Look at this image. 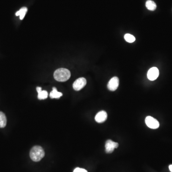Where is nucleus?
<instances>
[{"label":"nucleus","instance_id":"obj_1","mask_svg":"<svg viewBox=\"0 0 172 172\" xmlns=\"http://www.w3.org/2000/svg\"><path fill=\"white\" fill-rule=\"evenodd\" d=\"M71 73L69 70L66 69H59L55 71L54 74V78L59 82H66L69 79Z\"/></svg>","mask_w":172,"mask_h":172},{"label":"nucleus","instance_id":"obj_2","mask_svg":"<svg viewBox=\"0 0 172 172\" xmlns=\"http://www.w3.org/2000/svg\"><path fill=\"white\" fill-rule=\"evenodd\" d=\"M44 152L42 147L35 146L31 149L30 152V156L34 162L40 161L44 156Z\"/></svg>","mask_w":172,"mask_h":172},{"label":"nucleus","instance_id":"obj_3","mask_svg":"<svg viewBox=\"0 0 172 172\" xmlns=\"http://www.w3.org/2000/svg\"><path fill=\"white\" fill-rule=\"evenodd\" d=\"M146 124L151 129H157L159 127V123L157 120L151 116H147L145 120Z\"/></svg>","mask_w":172,"mask_h":172},{"label":"nucleus","instance_id":"obj_4","mask_svg":"<svg viewBox=\"0 0 172 172\" xmlns=\"http://www.w3.org/2000/svg\"><path fill=\"white\" fill-rule=\"evenodd\" d=\"M87 84V80L84 78H80L77 79L73 84V89L76 91L82 89Z\"/></svg>","mask_w":172,"mask_h":172},{"label":"nucleus","instance_id":"obj_5","mask_svg":"<svg viewBox=\"0 0 172 172\" xmlns=\"http://www.w3.org/2000/svg\"><path fill=\"white\" fill-rule=\"evenodd\" d=\"M119 85V79L117 77H114L111 78L108 82L107 87L110 90L114 91L118 88Z\"/></svg>","mask_w":172,"mask_h":172},{"label":"nucleus","instance_id":"obj_6","mask_svg":"<svg viewBox=\"0 0 172 172\" xmlns=\"http://www.w3.org/2000/svg\"><path fill=\"white\" fill-rule=\"evenodd\" d=\"M119 144L117 143L114 142L111 140H108L106 142L105 151L106 152L108 153H112L115 148H118Z\"/></svg>","mask_w":172,"mask_h":172},{"label":"nucleus","instance_id":"obj_7","mask_svg":"<svg viewBox=\"0 0 172 172\" xmlns=\"http://www.w3.org/2000/svg\"><path fill=\"white\" fill-rule=\"evenodd\" d=\"M159 74V72L158 69L156 67H153L150 69L148 71L147 77L149 80L153 81L157 79V78L158 77Z\"/></svg>","mask_w":172,"mask_h":172},{"label":"nucleus","instance_id":"obj_8","mask_svg":"<svg viewBox=\"0 0 172 172\" xmlns=\"http://www.w3.org/2000/svg\"><path fill=\"white\" fill-rule=\"evenodd\" d=\"M108 117L107 112L105 111H102L99 112L95 116V120L97 123H104Z\"/></svg>","mask_w":172,"mask_h":172},{"label":"nucleus","instance_id":"obj_9","mask_svg":"<svg viewBox=\"0 0 172 172\" xmlns=\"http://www.w3.org/2000/svg\"><path fill=\"white\" fill-rule=\"evenodd\" d=\"M36 90L38 93V98L39 99H44L48 97V93L47 91L42 90L41 87H37Z\"/></svg>","mask_w":172,"mask_h":172},{"label":"nucleus","instance_id":"obj_10","mask_svg":"<svg viewBox=\"0 0 172 172\" xmlns=\"http://www.w3.org/2000/svg\"><path fill=\"white\" fill-rule=\"evenodd\" d=\"M49 96L50 97L51 99H59L62 96V93L61 92H58L56 88L54 87Z\"/></svg>","mask_w":172,"mask_h":172},{"label":"nucleus","instance_id":"obj_11","mask_svg":"<svg viewBox=\"0 0 172 172\" xmlns=\"http://www.w3.org/2000/svg\"><path fill=\"white\" fill-rule=\"evenodd\" d=\"M7 124V119L6 115L0 111V128H2L6 127Z\"/></svg>","mask_w":172,"mask_h":172},{"label":"nucleus","instance_id":"obj_12","mask_svg":"<svg viewBox=\"0 0 172 172\" xmlns=\"http://www.w3.org/2000/svg\"><path fill=\"white\" fill-rule=\"evenodd\" d=\"M145 5L147 8L150 11H154L157 7L156 3L152 0L147 1Z\"/></svg>","mask_w":172,"mask_h":172},{"label":"nucleus","instance_id":"obj_13","mask_svg":"<svg viewBox=\"0 0 172 172\" xmlns=\"http://www.w3.org/2000/svg\"><path fill=\"white\" fill-rule=\"evenodd\" d=\"M27 8L26 7L22 8L20 10L16 12L15 15L16 16H20V19L23 20L26 15V13L27 12Z\"/></svg>","mask_w":172,"mask_h":172},{"label":"nucleus","instance_id":"obj_14","mask_svg":"<svg viewBox=\"0 0 172 172\" xmlns=\"http://www.w3.org/2000/svg\"><path fill=\"white\" fill-rule=\"evenodd\" d=\"M125 40L128 43H133L135 41V38L133 36L130 34H126L124 36Z\"/></svg>","mask_w":172,"mask_h":172},{"label":"nucleus","instance_id":"obj_15","mask_svg":"<svg viewBox=\"0 0 172 172\" xmlns=\"http://www.w3.org/2000/svg\"><path fill=\"white\" fill-rule=\"evenodd\" d=\"M73 172H88L87 170L83 168H75Z\"/></svg>","mask_w":172,"mask_h":172},{"label":"nucleus","instance_id":"obj_16","mask_svg":"<svg viewBox=\"0 0 172 172\" xmlns=\"http://www.w3.org/2000/svg\"><path fill=\"white\" fill-rule=\"evenodd\" d=\"M169 168L170 171H171V172H172V165H170V166H169Z\"/></svg>","mask_w":172,"mask_h":172}]
</instances>
